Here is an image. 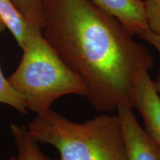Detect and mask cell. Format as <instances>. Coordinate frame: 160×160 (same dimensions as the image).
<instances>
[{"label":"cell","mask_w":160,"mask_h":160,"mask_svg":"<svg viewBox=\"0 0 160 160\" xmlns=\"http://www.w3.org/2000/svg\"><path fill=\"white\" fill-rule=\"evenodd\" d=\"M42 35L85 84L93 108H133L139 79L153 58L119 20L90 0H42Z\"/></svg>","instance_id":"6da1fadb"},{"label":"cell","mask_w":160,"mask_h":160,"mask_svg":"<svg viewBox=\"0 0 160 160\" xmlns=\"http://www.w3.org/2000/svg\"><path fill=\"white\" fill-rule=\"evenodd\" d=\"M27 129L39 143L55 147L59 160H127L117 114L102 113L77 123L50 108L37 113Z\"/></svg>","instance_id":"7a4b0ae2"},{"label":"cell","mask_w":160,"mask_h":160,"mask_svg":"<svg viewBox=\"0 0 160 160\" xmlns=\"http://www.w3.org/2000/svg\"><path fill=\"white\" fill-rule=\"evenodd\" d=\"M22 49L21 62L8 80L26 108L39 113L64 96L86 97L85 84L58 57L40 30L32 28Z\"/></svg>","instance_id":"3957f363"},{"label":"cell","mask_w":160,"mask_h":160,"mask_svg":"<svg viewBox=\"0 0 160 160\" xmlns=\"http://www.w3.org/2000/svg\"><path fill=\"white\" fill-rule=\"evenodd\" d=\"M117 114L121 122L127 160H160V148L140 124L131 107H120Z\"/></svg>","instance_id":"277c9868"},{"label":"cell","mask_w":160,"mask_h":160,"mask_svg":"<svg viewBox=\"0 0 160 160\" xmlns=\"http://www.w3.org/2000/svg\"><path fill=\"white\" fill-rule=\"evenodd\" d=\"M133 108L139 112L145 130L160 148V97L149 72L140 78Z\"/></svg>","instance_id":"5b68a950"},{"label":"cell","mask_w":160,"mask_h":160,"mask_svg":"<svg viewBox=\"0 0 160 160\" xmlns=\"http://www.w3.org/2000/svg\"><path fill=\"white\" fill-rule=\"evenodd\" d=\"M99 8L119 20L132 34L149 31L143 0H90Z\"/></svg>","instance_id":"8992f818"},{"label":"cell","mask_w":160,"mask_h":160,"mask_svg":"<svg viewBox=\"0 0 160 160\" xmlns=\"http://www.w3.org/2000/svg\"><path fill=\"white\" fill-rule=\"evenodd\" d=\"M0 19L22 48L33 28L29 25L11 0H0Z\"/></svg>","instance_id":"52a82bcc"},{"label":"cell","mask_w":160,"mask_h":160,"mask_svg":"<svg viewBox=\"0 0 160 160\" xmlns=\"http://www.w3.org/2000/svg\"><path fill=\"white\" fill-rule=\"evenodd\" d=\"M11 134L17 149V155L9 160H57L47 157L40 149L39 142L33 139L25 125H11Z\"/></svg>","instance_id":"ba28073f"},{"label":"cell","mask_w":160,"mask_h":160,"mask_svg":"<svg viewBox=\"0 0 160 160\" xmlns=\"http://www.w3.org/2000/svg\"><path fill=\"white\" fill-rule=\"evenodd\" d=\"M33 28H42V0H11Z\"/></svg>","instance_id":"9c48e42d"},{"label":"cell","mask_w":160,"mask_h":160,"mask_svg":"<svg viewBox=\"0 0 160 160\" xmlns=\"http://www.w3.org/2000/svg\"><path fill=\"white\" fill-rule=\"evenodd\" d=\"M5 28V26L0 22V33ZM0 103L5 104L14 108L17 111L27 113V108L19 93L10 85L8 80L4 77L0 67Z\"/></svg>","instance_id":"30bf717a"},{"label":"cell","mask_w":160,"mask_h":160,"mask_svg":"<svg viewBox=\"0 0 160 160\" xmlns=\"http://www.w3.org/2000/svg\"><path fill=\"white\" fill-rule=\"evenodd\" d=\"M150 31L160 34V0H143Z\"/></svg>","instance_id":"8fae6325"},{"label":"cell","mask_w":160,"mask_h":160,"mask_svg":"<svg viewBox=\"0 0 160 160\" xmlns=\"http://www.w3.org/2000/svg\"><path fill=\"white\" fill-rule=\"evenodd\" d=\"M140 39L145 40V41L148 42L150 45H151L153 47H154L157 51L159 52L160 55V34L159 33H156L153 32L149 31H147L144 33L138 36ZM154 82V85L157 90V93H159L160 97V73L158 76L157 79Z\"/></svg>","instance_id":"7c38bea8"},{"label":"cell","mask_w":160,"mask_h":160,"mask_svg":"<svg viewBox=\"0 0 160 160\" xmlns=\"http://www.w3.org/2000/svg\"><path fill=\"white\" fill-rule=\"evenodd\" d=\"M0 22H2V21H1V19H0Z\"/></svg>","instance_id":"4fadbf2b"}]
</instances>
